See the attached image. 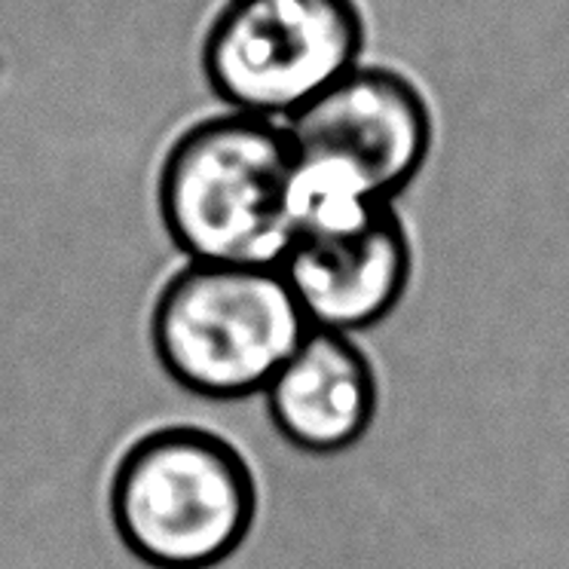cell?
Here are the masks:
<instances>
[{
	"label": "cell",
	"instance_id": "3",
	"mask_svg": "<svg viewBox=\"0 0 569 569\" xmlns=\"http://www.w3.org/2000/svg\"><path fill=\"white\" fill-rule=\"evenodd\" d=\"M310 331L279 267L187 263L150 316L153 352L174 383L211 401L267 392Z\"/></svg>",
	"mask_w": 569,
	"mask_h": 569
},
{
	"label": "cell",
	"instance_id": "4",
	"mask_svg": "<svg viewBox=\"0 0 569 569\" xmlns=\"http://www.w3.org/2000/svg\"><path fill=\"white\" fill-rule=\"evenodd\" d=\"M356 0H230L211 22L202 71L246 117H291L359 62Z\"/></svg>",
	"mask_w": 569,
	"mask_h": 569
},
{
	"label": "cell",
	"instance_id": "2",
	"mask_svg": "<svg viewBox=\"0 0 569 569\" xmlns=\"http://www.w3.org/2000/svg\"><path fill=\"white\" fill-rule=\"evenodd\" d=\"M258 515V481L227 438L166 426L113 469L111 518L129 555L153 569H211L233 557Z\"/></svg>",
	"mask_w": 569,
	"mask_h": 569
},
{
	"label": "cell",
	"instance_id": "5",
	"mask_svg": "<svg viewBox=\"0 0 569 569\" xmlns=\"http://www.w3.org/2000/svg\"><path fill=\"white\" fill-rule=\"evenodd\" d=\"M295 157L335 162L380 199L417 178L432 144L420 89L389 68H352L284 123Z\"/></svg>",
	"mask_w": 569,
	"mask_h": 569
},
{
	"label": "cell",
	"instance_id": "1",
	"mask_svg": "<svg viewBox=\"0 0 569 569\" xmlns=\"http://www.w3.org/2000/svg\"><path fill=\"white\" fill-rule=\"evenodd\" d=\"M291 172L284 126L246 113L202 120L162 160V227L190 263L279 267L295 233Z\"/></svg>",
	"mask_w": 569,
	"mask_h": 569
},
{
	"label": "cell",
	"instance_id": "6",
	"mask_svg": "<svg viewBox=\"0 0 569 569\" xmlns=\"http://www.w3.org/2000/svg\"><path fill=\"white\" fill-rule=\"evenodd\" d=\"M279 272L310 328L352 335L365 331L405 295L410 279V242L396 209L335 233L295 236Z\"/></svg>",
	"mask_w": 569,
	"mask_h": 569
},
{
	"label": "cell",
	"instance_id": "7",
	"mask_svg": "<svg viewBox=\"0 0 569 569\" xmlns=\"http://www.w3.org/2000/svg\"><path fill=\"white\" fill-rule=\"evenodd\" d=\"M263 396L272 426L288 445L328 457L368 432L377 410V380L352 337L310 328Z\"/></svg>",
	"mask_w": 569,
	"mask_h": 569
}]
</instances>
